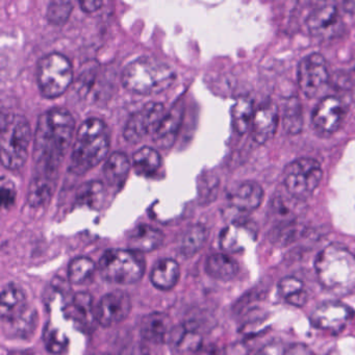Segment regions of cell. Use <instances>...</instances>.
<instances>
[{
  "instance_id": "cb8c5ba5",
  "label": "cell",
  "mask_w": 355,
  "mask_h": 355,
  "mask_svg": "<svg viewBox=\"0 0 355 355\" xmlns=\"http://www.w3.org/2000/svg\"><path fill=\"white\" fill-rule=\"evenodd\" d=\"M164 234L161 230L150 225H139L128 239V248L137 252H150L161 246Z\"/></svg>"
},
{
  "instance_id": "8992f818",
  "label": "cell",
  "mask_w": 355,
  "mask_h": 355,
  "mask_svg": "<svg viewBox=\"0 0 355 355\" xmlns=\"http://www.w3.org/2000/svg\"><path fill=\"white\" fill-rule=\"evenodd\" d=\"M98 269L107 282L132 284L144 275L146 261L142 253L132 249H109L99 259Z\"/></svg>"
},
{
  "instance_id": "e0dca14e",
  "label": "cell",
  "mask_w": 355,
  "mask_h": 355,
  "mask_svg": "<svg viewBox=\"0 0 355 355\" xmlns=\"http://www.w3.org/2000/svg\"><path fill=\"white\" fill-rule=\"evenodd\" d=\"M184 105L182 101L176 103L164 116L157 130L153 132V142L161 149L171 148L178 138L184 120Z\"/></svg>"
},
{
  "instance_id": "836d02e7",
  "label": "cell",
  "mask_w": 355,
  "mask_h": 355,
  "mask_svg": "<svg viewBox=\"0 0 355 355\" xmlns=\"http://www.w3.org/2000/svg\"><path fill=\"white\" fill-rule=\"evenodd\" d=\"M43 342L49 352L53 354H61L67 349L69 340L65 332L55 327L53 324L49 323L45 326L43 331Z\"/></svg>"
},
{
  "instance_id": "277c9868",
  "label": "cell",
  "mask_w": 355,
  "mask_h": 355,
  "mask_svg": "<svg viewBox=\"0 0 355 355\" xmlns=\"http://www.w3.org/2000/svg\"><path fill=\"white\" fill-rule=\"evenodd\" d=\"M175 72L167 64L140 58L126 66L122 84L126 90L141 95H155L169 89L175 82Z\"/></svg>"
},
{
  "instance_id": "f546056e",
  "label": "cell",
  "mask_w": 355,
  "mask_h": 355,
  "mask_svg": "<svg viewBox=\"0 0 355 355\" xmlns=\"http://www.w3.org/2000/svg\"><path fill=\"white\" fill-rule=\"evenodd\" d=\"M207 232L205 226L193 225L182 234L178 245L180 254L190 257L196 254L207 242Z\"/></svg>"
},
{
  "instance_id": "4fadbf2b",
  "label": "cell",
  "mask_w": 355,
  "mask_h": 355,
  "mask_svg": "<svg viewBox=\"0 0 355 355\" xmlns=\"http://www.w3.org/2000/svg\"><path fill=\"white\" fill-rule=\"evenodd\" d=\"M346 115V107L340 98L326 96L313 110L311 120L313 126L324 134H332L340 128Z\"/></svg>"
},
{
  "instance_id": "f35d334b",
  "label": "cell",
  "mask_w": 355,
  "mask_h": 355,
  "mask_svg": "<svg viewBox=\"0 0 355 355\" xmlns=\"http://www.w3.org/2000/svg\"><path fill=\"white\" fill-rule=\"evenodd\" d=\"M254 355H288V351L282 343L271 342L261 347Z\"/></svg>"
},
{
  "instance_id": "8fae6325",
  "label": "cell",
  "mask_w": 355,
  "mask_h": 355,
  "mask_svg": "<svg viewBox=\"0 0 355 355\" xmlns=\"http://www.w3.org/2000/svg\"><path fill=\"white\" fill-rule=\"evenodd\" d=\"M353 317V311L348 305L338 301H327L315 307L311 313V324L319 329L327 331H342Z\"/></svg>"
},
{
  "instance_id": "83f0119b",
  "label": "cell",
  "mask_w": 355,
  "mask_h": 355,
  "mask_svg": "<svg viewBox=\"0 0 355 355\" xmlns=\"http://www.w3.org/2000/svg\"><path fill=\"white\" fill-rule=\"evenodd\" d=\"M280 296L293 306L302 307L309 300L304 284L294 276L284 277L278 282Z\"/></svg>"
},
{
  "instance_id": "ab89813d",
  "label": "cell",
  "mask_w": 355,
  "mask_h": 355,
  "mask_svg": "<svg viewBox=\"0 0 355 355\" xmlns=\"http://www.w3.org/2000/svg\"><path fill=\"white\" fill-rule=\"evenodd\" d=\"M80 6L83 11L87 12V13H93L103 7V3L101 1H80Z\"/></svg>"
},
{
  "instance_id": "5b68a950",
  "label": "cell",
  "mask_w": 355,
  "mask_h": 355,
  "mask_svg": "<svg viewBox=\"0 0 355 355\" xmlns=\"http://www.w3.org/2000/svg\"><path fill=\"white\" fill-rule=\"evenodd\" d=\"M31 140L32 132L26 117L18 114H3L0 159L3 167L9 170L20 169L28 159Z\"/></svg>"
},
{
  "instance_id": "3957f363",
  "label": "cell",
  "mask_w": 355,
  "mask_h": 355,
  "mask_svg": "<svg viewBox=\"0 0 355 355\" xmlns=\"http://www.w3.org/2000/svg\"><path fill=\"white\" fill-rule=\"evenodd\" d=\"M315 270L320 284L332 291L355 286V257L338 244L328 245L315 257Z\"/></svg>"
},
{
  "instance_id": "d6986e66",
  "label": "cell",
  "mask_w": 355,
  "mask_h": 355,
  "mask_svg": "<svg viewBox=\"0 0 355 355\" xmlns=\"http://www.w3.org/2000/svg\"><path fill=\"white\" fill-rule=\"evenodd\" d=\"M263 198V188L254 182H242L228 194L230 205L244 213L257 209L261 205Z\"/></svg>"
},
{
  "instance_id": "7402d4cb",
  "label": "cell",
  "mask_w": 355,
  "mask_h": 355,
  "mask_svg": "<svg viewBox=\"0 0 355 355\" xmlns=\"http://www.w3.org/2000/svg\"><path fill=\"white\" fill-rule=\"evenodd\" d=\"M169 344L180 352L198 351L202 344V336L196 324L182 323L172 328Z\"/></svg>"
},
{
  "instance_id": "ffe728a7",
  "label": "cell",
  "mask_w": 355,
  "mask_h": 355,
  "mask_svg": "<svg viewBox=\"0 0 355 355\" xmlns=\"http://www.w3.org/2000/svg\"><path fill=\"white\" fill-rule=\"evenodd\" d=\"M171 319L161 311L148 313L141 322V334L147 342L163 344L169 340L172 331Z\"/></svg>"
},
{
  "instance_id": "e575fe53",
  "label": "cell",
  "mask_w": 355,
  "mask_h": 355,
  "mask_svg": "<svg viewBox=\"0 0 355 355\" xmlns=\"http://www.w3.org/2000/svg\"><path fill=\"white\" fill-rule=\"evenodd\" d=\"M105 186L101 182H87L78 190V202L80 205L94 207L101 203L105 196Z\"/></svg>"
},
{
  "instance_id": "74e56055",
  "label": "cell",
  "mask_w": 355,
  "mask_h": 355,
  "mask_svg": "<svg viewBox=\"0 0 355 355\" xmlns=\"http://www.w3.org/2000/svg\"><path fill=\"white\" fill-rule=\"evenodd\" d=\"M15 199L16 190L13 182L3 178L1 180V205L5 209H10L15 202Z\"/></svg>"
},
{
  "instance_id": "484cf974",
  "label": "cell",
  "mask_w": 355,
  "mask_h": 355,
  "mask_svg": "<svg viewBox=\"0 0 355 355\" xmlns=\"http://www.w3.org/2000/svg\"><path fill=\"white\" fill-rule=\"evenodd\" d=\"M205 271L211 277L222 282L234 279L239 272L236 259L223 253H215L207 257Z\"/></svg>"
},
{
  "instance_id": "d6a6232c",
  "label": "cell",
  "mask_w": 355,
  "mask_h": 355,
  "mask_svg": "<svg viewBox=\"0 0 355 355\" xmlns=\"http://www.w3.org/2000/svg\"><path fill=\"white\" fill-rule=\"evenodd\" d=\"M96 265L89 257H76L68 267V280L71 284H82L94 274Z\"/></svg>"
},
{
  "instance_id": "603a6c76",
  "label": "cell",
  "mask_w": 355,
  "mask_h": 355,
  "mask_svg": "<svg viewBox=\"0 0 355 355\" xmlns=\"http://www.w3.org/2000/svg\"><path fill=\"white\" fill-rule=\"evenodd\" d=\"M26 293L15 284H6L1 292V321L19 315L30 307Z\"/></svg>"
},
{
  "instance_id": "44dd1931",
  "label": "cell",
  "mask_w": 355,
  "mask_h": 355,
  "mask_svg": "<svg viewBox=\"0 0 355 355\" xmlns=\"http://www.w3.org/2000/svg\"><path fill=\"white\" fill-rule=\"evenodd\" d=\"M3 332L10 338H30L38 325V313L35 307L30 306L19 315L1 321Z\"/></svg>"
},
{
  "instance_id": "2e32d148",
  "label": "cell",
  "mask_w": 355,
  "mask_h": 355,
  "mask_svg": "<svg viewBox=\"0 0 355 355\" xmlns=\"http://www.w3.org/2000/svg\"><path fill=\"white\" fill-rule=\"evenodd\" d=\"M279 122V111L274 101H267L255 110L253 118L252 138L259 144H265L273 138Z\"/></svg>"
},
{
  "instance_id": "7a4b0ae2",
  "label": "cell",
  "mask_w": 355,
  "mask_h": 355,
  "mask_svg": "<svg viewBox=\"0 0 355 355\" xmlns=\"http://www.w3.org/2000/svg\"><path fill=\"white\" fill-rule=\"evenodd\" d=\"M109 149L110 135L105 122L98 118L86 120L76 132L69 171L84 175L107 157Z\"/></svg>"
},
{
  "instance_id": "8d00e7d4",
  "label": "cell",
  "mask_w": 355,
  "mask_h": 355,
  "mask_svg": "<svg viewBox=\"0 0 355 355\" xmlns=\"http://www.w3.org/2000/svg\"><path fill=\"white\" fill-rule=\"evenodd\" d=\"M300 232V226L296 223V221L284 222V223H279V225L275 228L272 238L277 244L286 245L296 240Z\"/></svg>"
},
{
  "instance_id": "ba28073f",
  "label": "cell",
  "mask_w": 355,
  "mask_h": 355,
  "mask_svg": "<svg viewBox=\"0 0 355 355\" xmlns=\"http://www.w3.org/2000/svg\"><path fill=\"white\" fill-rule=\"evenodd\" d=\"M323 171L319 162L299 159L286 166L284 184L291 196L299 201L309 198L321 182Z\"/></svg>"
},
{
  "instance_id": "30bf717a",
  "label": "cell",
  "mask_w": 355,
  "mask_h": 355,
  "mask_svg": "<svg viewBox=\"0 0 355 355\" xmlns=\"http://www.w3.org/2000/svg\"><path fill=\"white\" fill-rule=\"evenodd\" d=\"M166 115L162 103H146L130 116L124 128V138L130 143H139L147 135L155 132Z\"/></svg>"
},
{
  "instance_id": "4316f807",
  "label": "cell",
  "mask_w": 355,
  "mask_h": 355,
  "mask_svg": "<svg viewBox=\"0 0 355 355\" xmlns=\"http://www.w3.org/2000/svg\"><path fill=\"white\" fill-rule=\"evenodd\" d=\"M130 170V162L123 153H114L110 155L103 167V174L107 184L112 187L123 184Z\"/></svg>"
},
{
  "instance_id": "6da1fadb",
  "label": "cell",
  "mask_w": 355,
  "mask_h": 355,
  "mask_svg": "<svg viewBox=\"0 0 355 355\" xmlns=\"http://www.w3.org/2000/svg\"><path fill=\"white\" fill-rule=\"evenodd\" d=\"M76 121L64 109L49 110L39 117L34 137L33 178L57 186L60 166L73 139Z\"/></svg>"
},
{
  "instance_id": "ac0fdd59",
  "label": "cell",
  "mask_w": 355,
  "mask_h": 355,
  "mask_svg": "<svg viewBox=\"0 0 355 355\" xmlns=\"http://www.w3.org/2000/svg\"><path fill=\"white\" fill-rule=\"evenodd\" d=\"M257 238V230L253 224L247 222H234L222 230L220 245L227 252H239L243 250L247 243Z\"/></svg>"
},
{
  "instance_id": "d590c367",
  "label": "cell",
  "mask_w": 355,
  "mask_h": 355,
  "mask_svg": "<svg viewBox=\"0 0 355 355\" xmlns=\"http://www.w3.org/2000/svg\"><path fill=\"white\" fill-rule=\"evenodd\" d=\"M73 6L70 1H51L47 9L46 18L53 26H63L69 19Z\"/></svg>"
},
{
  "instance_id": "52a82bcc",
  "label": "cell",
  "mask_w": 355,
  "mask_h": 355,
  "mask_svg": "<svg viewBox=\"0 0 355 355\" xmlns=\"http://www.w3.org/2000/svg\"><path fill=\"white\" fill-rule=\"evenodd\" d=\"M37 82L45 98L63 95L73 82V69L69 60L58 53L43 57L37 66Z\"/></svg>"
},
{
  "instance_id": "f1b7e54d",
  "label": "cell",
  "mask_w": 355,
  "mask_h": 355,
  "mask_svg": "<svg viewBox=\"0 0 355 355\" xmlns=\"http://www.w3.org/2000/svg\"><path fill=\"white\" fill-rule=\"evenodd\" d=\"M255 110L251 99L241 97L232 109V125L239 135H244L252 126Z\"/></svg>"
},
{
  "instance_id": "4dcf8cb0",
  "label": "cell",
  "mask_w": 355,
  "mask_h": 355,
  "mask_svg": "<svg viewBox=\"0 0 355 355\" xmlns=\"http://www.w3.org/2000/svg\"><path fill=\"white\" fill-rule=\"evenodd\" d=\"M282 125L290 135H297L302 130L303 111L297 97L286 99L282 109Z\"/></svg>"
},
{
  "instance_id": "1f68e13d",
  "label": "cell",
  "mask_w": 355,
  "mask_h": 355,
  "mask_svg": "<svg viewBox=\"0 0 355 355\" xmlns=\"http://www.w3.org/2000/svg\"><path fill=\"white\" fill-rule=\"evenodd\" d=\"M132 164L137 173L151 175L161 167V155L151 147H142L134 153Z\"/></svg>"
},
{
  "instance_id": "9a60e30c",
  "label": "cell",
  "mask_w": 355,
  "mask_h": 355,
  "mask_svg": "<svg viewBox=\"0 0 355 355\" xmlns=\"http://www.w3.org/2000/svg\"><path fill=\"white\" fill-rule=\"evenodd\" d=\"M64 311L66 317L73 321L76 327L82 331H91L98 323L96 309L93 305V298L89 293H76L64 306Z\"/></svg>"
},
{
  "instance_id": "b9f144b4",
  "label": "cell",
  "mask_w": 355,
  "mask_h": 355,
  "mask_svg": "<svg viewBox=\"0 0 355 355\" xmlns=\"http://www.w3.org/2000/svg\"><path fill=\"white\" fill-rule=\"evenodd\" d=\"M137 355H150V354H148V353H140V354H137Z\"/></svg>"
},
{
  "instance_id": "7c38bea8",
  "label": "cell",
  "mask_w": 355,
  "mask_h": 355,
  "mask_svg": "<svg viewBox=\"0 0 355 355\" xmlns=\"http://www.w3.org/2000/svg\"><path fill=\"white\" fill-rule=\"evenodd\" d=\"M132 311L130 295L123 291L107 293L96 307L97 321L103 327L116 325L128 317Z\"/></svg>"
},
{
  "instance_id": "9c48e42d",
  "label": "cell",
  "mask_w": 355,
  "mask_h": 355,
  "mask_svg": "<svg viewBox=\"0 0 355 355\" xmlns=\"http://www.w3.org/2000/svg\"><path fill=\"white\" fill-rule=\"evenodd\" d=\"M329 80L325 58L319 53H311L299 63L298 83L301 91L309 98L320 96L325 90Z\"/></svg>"
},
{
  "instance_id": "5bb4252c",
  "label": "cell",
  "mask_w": 355,
  "mask_h": 355,
  "mask_svg": "<svg viewBox=\"0 0 355 355\" xmlns=\"http://www.w3.org/2000/svg\"><path fill=\"white\" fill-rule=\"evenodd\" d=\"M306 24L309 33L322 39L338 36L343 26L338 8L331 3L313 10L307 17Z\"/></svg>"
},
{
  "instance_id": "60d3db41",
  "label": "cell",
  "mask_w": 355,
  "mask_h": 355,
  "mask_svg": "<svg viewBox=\"0 0 355 355\" xmlns=\"http://www.w3.org/2000/svg\"><path fill=\"white\" fill-rule=\"evenodd\" d=\"M198 355H223L221 354L219 350L215 348H209L205 349V350L201 351L200 354Z\"/></svg>"
},
{
  "instance_id": "d4e9b609",
  "label": "cell",
  "mask_w": 355,
  "mask_h": 355,
  "mask_svg": "<svg viewBox=\"0 0 355 355\" xmlns=\"http://www.w3.org/2000/svg\"><path fill=\"white\" fill-rule=\"evenodd\" d=\"M180 277V267L172 259H163L153 266L150 280L159 290L168 291L178 284Z\"/></svg>"
}]
</instances>
